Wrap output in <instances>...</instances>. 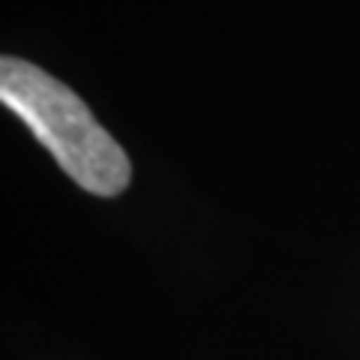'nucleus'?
Listing matches in <instances>:
<instances>
[{
	"instance_id": "f257e3e1",
	"label": "nucleus",
	"mask_w": 360,
	"mask_h": 360,
	"mask_svg": "<svg viewBox=\"0 0 360 360\" xmlns=\"http://www.w3.org/2000/svg\"><path fill=\"white\" fill-rule=\"evenodd\" d=\"M0 103L54 156L66 174L90 195H120L132 180L127 150L115 141L84 99L54 75L21 58L0 60Z\"/></svg>"
}]
</instances>
